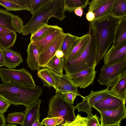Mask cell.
<instances>
[{
	"mask_svg": "<svg viewBox=\"0 0 126 126\" xmlns=\"http://www.w3.org/2000/svg\"><path fill=\"white\" fill-rule=\"evenodd\" d=\"M109 89V87H107L105 89L97 91L91 90L88 95L85 97L81 96L83 98L82 101L75 106L78 109V112L84 111L88 115H92V107L93 105L108 96L113 95Z\"/></svg>",
	"mask_w": 126,
	"mask_h": 126,
	"instance_id": "8",
	"label": "cell"
},
{
	"mask_svg": "<svg viewBox=\"0 0 126 126\" xmlns=\"http://www.w3.org/2000/svg\"><path fill=\"white\" fill-rule=\"evenodd\" d=\"M113 95L126 103V71L120 77L115 85L110 90Z\"/></svg>",
	"mask_w": 126,
	"mask_h": 126,
	"instance_id": "21",
	"label": "cell"
},
{
	"mask_svg": "<svg viewBox=\"0 0 126 126\" xmlns=\"http://www.w3.org/2000/svg\"><path fill=\"white\" fill-rule=\"evenodd\" d=\"M11 24L16 32L19 33H22L24 26L23 21L20 17L14 15L12 19Z\"/></svg>",
	"mask_w": 126,
	"mask_h": 126,
	"instance_id": "33",
	"label": "cell"
},
{
	"mask_svg": "<svg viewBox=\"0 0 126 126\" xmlns=\"http://www.w3.org/2000/svg\"><path fill=\"white\" fill-rule=\"evenodd\" d=\"M85 126H86V125H85Z\"/></svg>",
	"mask_w": 126,
	"mask_h": 126,
	"instance_id": "51",
	"label": "cell"
},
{
	"mask_svg": "<svg viewBox=\"0 0 126 126\" xmlns=\"http://www.w3.org/2000/svg\"><path fill=\"white\" fill-rule=\"evenodd\" d=\"M14 15L7 11L0 8V26L16 32L11 24L12 19Z\"/></svg>",
	"mask_w": 126,
	"mask_h": 126,
	"instance_id": "29",
	"label": "cell"
},
{
	"mask_svg": "<svg viewBox=\"0 0 126 126\" xmlns=\"http://www.w3.org/2000/svg\"><path fill=\"white\" fill-rule=\"evenodd\" d=\"M17 34L14 31L0 33V46L1 48H9L12 47L15 43Z\"/></svg>",
	"mask_w": 126,
	"mask_h": 126,
	"instance_id": "26",
	"label": "cell"
},
{
	"mask_svg": "<svg viewBox=\"0 0 126 126\" xmlns=\"http://www.w3.org/2000/svg\"><path fill=\"white\" fill-rule=\"evenodd\" d=\"M41 100H37L24 112L25 116L22 126H32L38 116L40 114V108Z\"/></svg>",
	"mask_w": 126,
	"mask_h": 126,
	"instance_id": "18",
	"label": "cell"
},
{
	"mask_svg": "<svg viewBox=\"0 0 126 126\" xmlns=\"http://www.w3.org/2000/svg\"><path fill=\"white\" fill-rule=\"evenodd\" d=\"M63 32V29L58 26L49 25L45 33L41 37L30 42L37 46L39 54L46 49Z\"/></svg>",
	"mask_w": 126,
	"mask_h": 126,
	"instance_id": "11",
	"label": "cell"
},
{
	"mask_svg": "<svg viewBox=\"0 0 126 126\" xmlns=\"http://www.w3.org/2000/svg\"><path fill=\"white\" fill-rule=\"evenodd\" d=\"M119 19L110 15L91 21L98 45V64L114 41Z\"/></svg>",
	"mask_w": 126,
	"mask_h": 126,
	"instance_id": "2",
	"label": "cell"
},
{
	"mask_svg": "<svg viewBox=\"0 0 126 126\" xmlns=\"http://www.w3.org/2000/svg\"><path fill=\"white\" fill-rule=\"evenodd\" d=\"M86 123V117H82L78 114L73 121H66L58 125V126H85Z\"/></svg>",
	"mask_w": 126,
	"mask_h": 126,
	"instance_id": "32",
	"label": "cell"
},
{
	"mask_svg": "<svg viewBox=\"0 0 126 126\" xmlns=\"http://www.w3.org/2000/svg\"><path fill=\"white\" fill-rule=\"evenodd\" d=\"M38 77L43 82L44 86L48 87H53L55 89L56 86L55 81L48 68H43L38 70Z\"/></svg>",
	"mask_w": 126,
	"mask_h": 126,
	"instance_id": "27",
	"label": "cell"
},
{
	"mask_svg": "<svg viewBox=\"0 0 126 126\" xmlns=\"http://www.w3.org/2000/svg\"><path fill=\"white\" fill-rule=\"evenodd\" d=\"M90 38L85 49L77 59L70 61H64V69L66 76L90 68H95L98 53L97 43L92 22L89 24Z\"/></svg>",
	"mask_w": 126,
	"mask_h": 126,
	"instance_id": "3",
	"label": "cell"
},
{
	"mask_svg": "<svg viewBox=\"0 0 126 126\" xmlns=\"http://www.w3.org/2000/svg\"><path fill=\"white\" fill-rule=\"evenodd\" d=\"M76 15L81 17L83 14V8L81 7H79L75 9L74 11Z\"/></svg>",
	"mask_w": 126,
	"mask_h": 126,
	"instance_id": "43",
	"label": "cell"
},
{
	"mask_svg": "<svg viewBox=\"0 0 126 126\" xmlns=\"http://www.w3.org/2000/svg\"><path fill=\"white\" fill-rule=\"evenodd\" d=\"M1 47L0 46V47Z\"/></svg>",
	"mask_w": 126,
	"mask_h": 126,
	"instance_id": "50",
	"label": "cell"
},
{
	"mask_svg": "<svg viewBox=\"0 0 126 126\" xmlns=\"http://www.w3.org/2000/svg\"><path fill=\"white\" fill-rule=\"evenodd\" d=\"M27 63L32 70H38L41 67L39 63V53L37 46L30 42L27 50Z\"/></svg>",
	"mask_w": 126,
	"mask_h": 126,
	"instance_id": "19",
	"label": "cell"
},
{
	"mask_svg": "<svg viewBox=\"0 0 126 126\" xmlns=\"http://www.w3.org/2000/svg\"><path fill=\"white\" fill-rule=\"evenodd\" d=\"M55 56L58 58H61L64 57V55L63 52L61 50L59 49L56 51Z\"/></svg>",
	"mask_w": 126,
	"mask_h": 126,
	"instance_id": "44",
	"label": "cell"
},
{
	"mask_svg": "<svg viewBox=\"0 0 126 126\" xmlns=\"http://www.w3.org/2000/svg\"><path fill=\"white\" fill-rule=\"evenodd\" d=\"M64 0H51L33 15L23 27L22 35L31 34L40 27L47 24L49 19L56 18L60 21L66 17L64 14Z\"/></svg>",
	"mask_w": 126,
	"mask_h": 126,
	"instance_id": "4",
	"label": "cell"
},
{
	"mask_svg": "<svg viewBox=\"0 0 126 126\" xmlns=\"http://www.w3.org/2000/svg\"><path fill=\"white\" fill-rule=\"evenodd\" d=\"M40 114L38 115L37 118L32 126H43L39 121V119Z\"/></svg>",
	"mask_w": 126,
	"mask_h": 126,
	"instance_id": "45",
	"label": "cell"
},
{
	"mask_svg": "<svg viewBox=\"0 0 126 126\" xmlns=\"http://www.w3.org/2000/svg\"><path fill=\"white\" fill-rule=\"evenodd\" d=\"M101 126H120V123L115 125H106Z\"/></svg>",
	"mask_w": 126,
	"mask_h": 126,
	"instance_id": "48",
	"label": "cell"
},
{
	"mask_svg": "<svg viewBox=\"0 0 126 126\" xmlns=\"http://www.w3.org/2000/svg\"><path fill=\"white\" fill-rule=\"evenodd\" d=\"M126 42V16L119 19L112 46L115 47Z\"/></svg>",
	"mask_w": 126,
	"mask_h": 126,
	"instance_id": "22",
	"label": "cell"
},
{
	"mask_svg": "<svg viewBox=\"0 0 126 126\" xmlns=\"http://www.w3.org/2000/svg\"><path fill=\"white\" fill-rule=\"evenodd\" d=\"M63 99L67 102L73 104L77 95L70 92H64L61 93Z\"/></svg>",
	"mask_w": 126,
	"mask_h": 126,
	"instance_id": "38",
	"label": "cell"
},
{
	"mask_svg": "<svg viewBox=\"0 0 126 126\" xmlns=\"http://www.w3.org/2000/svg\"><path fill=\"white\" fill-rule=\"evenodd\" d=\"M6 120L4 115L0 113V126H6Z\"/></svg>",
	"mask_w": 126,
	"mask_h": 126,
	"instance_id": "42",
	"label": "cell"
},
{
	"mask_svg": "<svg viewBox=\"0 0 126 126\" xmlns=\"http://www.w3.org/2000/svg\"><path fill=\"white\" fill-rule=\"evenodd\" d=\"M87 20L90 22L94 21L95 19V16L94 14L92 11H88L86 15Z\"/></svg>",
	"mask_w": 126,
	"mask_h": 126,
	"instance_id": "41",
	"label": "cell"
},
{
	"mask_svg": "<svg viewBox=\"0 0 126 126\" xmlns=\"http://www.w3.org/2000/svg\"><path fill=\"white\" fill-rule=\"evenodd\" d=\"M51 0H28L29 11L32 15L47 5Z\"/></svg>",
	"mask_w": 126,
	"mask_h": 126,
	"instance_id": "30",
	"label": "cell"
},
{
	"mask_svg": "<svg viewBox=\"0 0 126 126\" xmlns=\"http://www.w3.org/2000/svg\"><path fill=\"white\" fill-rule=\"evenodd\" d=\"M104 64H113L126 60V42L115 47L112 46L103 57Z\"/></svg>",
	"mask_w": 126,
	"mask_h": 126,
	"instance_id": "15",
	"label": "cell"
},
{
	"mask_svg": "<svg viewBox=\"0 0 126 126\" xmlns=\"http://www.w3.org/2000/svg\"><path fill=\"white\" fill-rule=\"evenodd\" d=\"M125 103L119 98L111 95L96 103L92 107L99 111L117 109Z\"/></svg>",
	"mask_w": 126,
	"mask_h": 126,
	"instance_id": "16",
	"label": "cell"
},
{
	"mask_svg": "<svg viewBox=\"0 0 126 126\" xmlns=\"http://www.w3.org/2000/svg\"><path fill=\"white\" fill-rule=\"evenodd\" d=\"M115 0H93L89 2L88 11L94 14V20L110 15Z\"/></svg>",
	"mask_w": 126,
	"mask_h": 126,
	"instance_id": "12",
	"label": "cell"
},
{
	"mask_svg": "<svg viewBox=\"0 0 126 126\" xmlns=\"http://www.w3.org/2000/svg\"><path fill=\"white\" fill-rule=\"evenodd\" d=\"M63 119L60 117H47L44 119L41 123L45 126H56L63 123Z\"/></svg>",
	"mask_w": 126,
	"mask_h": 126,
	"instance_id": "35",
	"label": "cell"
},
{
	"mask_svg": "<svg viewBox=\"0 0 126 126\" xmlns=\"http://www.w3.org/2000/svg\"><path fill=\"white\" fill-rule=\"evenodd\" d=\"M96 72L95 68H90L67 76L74 86L85 88L93 83Z\"/></svg>",
	"mask_w": 126,
	"mask_h": 126,
	"instance_id": "9",
	"label": "cell"
},
{
	"mask_svg": "<svg viewBox=\"0 0 126 126\" xmlns=\"http://www.w3.org/2000/svg\"><path fill=\"white\" fill-rule=\"evenodd\" d=\"M80 41L70 53L64 59V61L70 62L77 58L84 51L90 38L89 32L82 36Z\"/></svg>",
	"mask_w": 126,
	"mask_h": 126,
	"instance_id": "23",
	"label": "cell"
},
{
	"mask_svg": "<svg viewBox=\"0 0 126 126\" xmlns=\"http://www.w3.org/2000/svg\"><path fill=\"white\" fill-rule=\"evenodd\" d=\"M0 5L5 8L7 11H18L23 10L20 7L10 1L9 0H0Z\"/></svg>",
	"mask_w": 126,
	"mask_h": 126,
	"instance_id": "36",
	"label": "cell"
},
{
	"mask_svg": "<svg viewBox=\"0 0 126 126\" xmlns=\"http://www.w3.org/2000/svg\"><path fill=\"white\" fill-rule=\"evenodd\" d=\"M49 70L55 81L56 93L70 92L78 96H81L78 88L71 83L67 76L64 74L62 75H58L50 69Z\"/></svg>",
	"mask_w": 126,
	"mask_h": 126,
	"instance_id": "14",
	"label": "cell"
},
{
	"mask_svg": "<svg viewBox=\"0 0 126 126\" xmlns=\"http://www.w3.org/2000/svg\"><path fill=\"white\" fill-rule=\"evenodd\" d=\"M125 71L126 60L113 64L106 65L104 64L100 70L97 81L107 87H112L120 76Z\"/></svg>",
	"mask_w": 126,
	"mask_h": 126,
	"instance_id": "7",
	"label": "cell"
},
{
	"mask_svg": "<svg viewBox=\"0 0 126 126\" xmlns=\"http://www.w3.org/2000/svg\"><path fill=\"white\" fill-rule=\"evenodd\" d=\"M20 7L23 10L29 11V6L28 0H9Z\"/></svg>",
	"mask_w": 126,
	"mask_h": 126,
	"instance_id": "39",
	"label": "cell"
},
{
	"mask_svg": "<svg viewBox=\"0 0 126 126\" xmlns=\"http://www.w3.org/2000/svg\"><path fill=\"white\" fill-rule=\"evenodd\" d=\"M49 25L44 24L42 25L31 34L30 38V42L41 37L47 32Z\"/></svg>",
	"mask_w": 126,
	"mask_h": 126,
	"instance_id": "34",
	"label": "cell"
},
{
	"mask_svg": "<svg viewBox=\"0 0 126 126\" xmlns=\"http://www.w3.org/2000/svg\"><path fill=\"white\" fill-rule=\"evenodd\" d=\"M4 65L3 56L2 50L0 48V67L4 66Z\"/></svg>",
	"mask_w": 126,
	"mask_h": 126,
	"instance_id": "46",
	"label": "cell"
},
{
	"mask_svg": "<svg viewBox=\"0 0 126 126\" xmlns=\"http://www.w3.org/2000/svg\"><path fill=\"white\" fill-rule=\"evenodd\" d=\"M0 77L3 83L30 88L36 86L31 74L25 69H15L2 68L0 69Z\"/></svg>",
	"mask_w": 126,
	"mask_h": 126,
	"instance_id": "6",
	"label": "cell"
},
{
	"mask_svg": "<svg viewBox=\"0 0 126 126\" xmlns=\"http://www.w3.org/2000/svg\"><path fill=\"white\" fill-rule=\"evenodd\" d=\"M6 126H17V125L16 124L13 125L9 124L7 125Z\"/></svg>",
	"mask_w": 126,
	"mask_h": 126,
	"instance_id": "49",
	"label": "cell"
},
{
	"mask_svg": "<svg viewBox=\"0 0 126 126\" xmlns=\"http://www.w3.org/2000/svg\"><path fill=\"white\" fill-rule=\"evenodd\" d=\"M25 116L24 112H14L8 115L7 121L9 123H17L22 125Z\"/></svg>",
	"mask_w": 126,
	"mask_h": 126,
	"instance_id": "31",
	"label": "cell"
},
{
	"mask_svg": "<svg viewBox=\"0 0 126 126\" xmlns=\"http://www.w3.org/2000/svg\"><path fill=\"white\" fill-rule=\"evenodd\" d=\"M0 48L3 55L5 67L10 69H14L23 62V59L19 53L9 48Z\"/></svg>",
	"mask_w": 126,
	"mask_h": 126,
	"instance_id": "17",
	"label": "cell"
},
{
	"mask_svg": "<svg viewBox=\"0 0 126 126\" xmlns=\"http://www.w3.org/2000/svg\"><path fill=\"white\" fill-rule=\"evenodd\" d=\"M86 119V126H101L96 114L88 115Z\"/></svg>",
	"mask_w": 126,
	"mask_h": 126,
	"instance_id": "37",
	"label": "cell"
},
{
	"mask_svg": "<svg viewBox=\"0 0 126 126\" xmlns=\"http://www.w3.org/2000/svg\"><path fill=\"white\" fill-rule=\"evenodd\" d=\"M89 0H64V11L73 12L79 7L85 8L89 3Z\"/></svg>",
	"mask_w": 126,
	"mask_h": 126,
	"instance_id": "28",
	"label": "cell"
},
{
	"mask_svg": "<svg viewBox=\"0 0 126 126\" xmlns=\"http://www.w3.org/2000/svg\"><path fill=\"white\" fill-rule=\"evenodd\" d=\"M11 105L5 99L0 96V113L4 114L7 111Z\"/></svg>",
	"mask_w": 126,
	"mask_h": 126,
	"instance_id": "40",
	"label": "cell"
},
{
	"mask_svg": "<svg viewBox=\"0 0 126 126\" xmlns=\"http://www.w3.org/2000/svg\"><path fill=\"white\" fill-rule=\"evenodd\" d=\"M98 112L101 115L99 120L101 122V126L119 124L126 116L125 104H123L117 109Z\"/></svg>",
	"mask_w": 126,
	"mask_h": 126,
	"instance_id": "10",
	"label": "cell"
},
{
	"mask_svg": "<svg viewBox=\"0 0 126 126\" xmlns=\"http://www.w3.org/2000/svg\"><path fill=\"white\" fill-rule=\"evenodd\" d=\"M11 31H12L6 28L0 26V33L9 32Z\"/></svg>",
	"mask_w": 126,
	"mask_h": 126,
	"instance_id": "47",
	"label": "cell"
},
{
	"mask_svg": "<svg viewBox=\"0 0 126 126\" xmlns=\"http://www.w3.org/2000/svg\"><path fill=\"white\" fill-rule=\"evenodd\" d=\"M45 67L47 68L58 75H63V70L64 67V57L59 58L54 56L43 67Z\"/></svg>",
	"mask_w": 126,
	"mask_h": 126,
	"instance_id": "24",
	"label": "cell"
},
{
	"mask_svg": "<svg viewBox=\"0 0 126 126\" xmlns=\"http://www.w3.org/2000/svg\"><path fill=\"white\" fill-rule=\"evenodd\" d=\"M82 36L79 37L69 33H65V36L60 49L63 52L64 59L70 53L80 41Z\"/></svg>",
	"mask_w": 126,
	"mask_h": 126,
	"instance_id": "20",
	"label": "cell"
},
{
	"mask_svg": "<svg viewBox=\"0 0 126 126\" xmlns=\"http://www.w3.org/2000/svg\"><path fill=\"white\" fill-rule=\"evenodd\" d=\"M65 33L63 32L44 50L39 54V63L43 67L54 56L56 51L60 49L63 40Z\"/></svg>",
	"mask_w": 126,
	"mask_h": 126,
	"instance_id": "13",
	"label": "cell"
},
{
	"mask_svg": "<svg viewBox=\"0 0 126 126\" xmlns=\"http://www.w3.org/2000/svg\"><path fill=\"white\" fill-rule=\"evenodd\" d=\"M42 91L38 86L30 88L10 84H0V96L11 104L23 105L26 109L38 100Z\"/></svg>",
	"mask_w": 126,
	"mask_h": 126,
	"instance_id": "1",
	"label": "cell"
},
{
	"mask_svg": "<svg viewBox=\"0 0 126 126\" xmlns=\"http://www.w3.org/2000/svg\"><path fill=\"white\" fill-rule=\"evenodd\" d=\"M76 109L73 104L63 99L61 93H56L50 100L47 117L61 118L63 119V123L66 121L72 122L76 117L74 113Z\"/></svg>",
	"mask_w": 126,
	"mask_h": 126,
	"instance_id": "5",
	"label": "cell"
},
{
	"mask_svg": "<svg viewBox=\"0 0 126 126\" xmlns=\"http://www.w3.org/2000/svg\"><path fill=\"white\" fill-rule=\"evenodd\" d=\"M111 15L119 19L126 16V0H115Z\"/></svg>",
	"mask_w": 126,
	"mask_h": 126,
	"instance_id": "25",
	"label": "cell"
}]
</instances>
